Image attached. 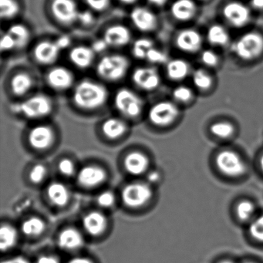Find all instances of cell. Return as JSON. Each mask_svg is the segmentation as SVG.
<instances>
[{"label": "cell", "instance_id": "cell-1", "mask_svg": "<svg viewBox=\"0 0 263 263\" xmlns=\"http://www.w3.org/2000/svg\"><path fill=\"white\" fill-rule=\"evenodd\" d=\"M108 91L102 84L90 80H84L75 87L73 101L82 110H95L105 104Z\"/></svg>", "mask_w": 263, "mask_h": 263}, {"label": "cell", "instance_id": "cell-2", "mask_svg": "<svg viewBox=\"0 0 263 263\" xmlns=\"http://www.w3.org/2000/svg\"><path fill=\"white\" fill-rule=\"evenodd\" d=\"M12 110L28 119H41L50 115L53 110V102L47 95L40 93L22 102L13 104Z\"/></svg>", "mask_w": 263, "mask_h": 263}, {"label": "cell", "instance_id": "cell-3", "mask_svg": "<svg viewBox=\"0 0 263 263\" xmlns=\"http://www.w3.org/2000/svg\"><path fill=\"white\" fill-rule=\"evenodd\" d=\"M130 67V61L121 54H111L104 57L97 66V73L100 78L108 82L121 81L127 74Z\"/></svg>", "mask_w": 263, "mask_h": 263}, {"label": "cell", "instance_id": "cell-4", "mask_svg": "<svg viewBox=\"0 0 263 263\" xmlns=\"http://www.w3.org/2000/svg\"><path fill=\"white\" fill-rule=\"evenodd\" d=\"M231 49L240 59L252 61L263 52V36L256 32L245 33L233 43Z\"/></svg>", "mask_w": 263, "mask_h": 263}, {"label": "cell", "instance_id": "cell-5", "mask_svg": "<svg viewBox=\"0 0 263 263\" xmlns=\"http://www.w3.org/2000/svg\"><path fill=\"white\" fill-rule=\"evenodd\" d=\"M153 197V189L148 182H132L121 191V200L129 209H140L147 204Z\"/></svg>", "mask_w": 263, "mask_h": 263}, {"label": "cell", "instance_id": "cell-6", "mask_svg": "<svg viewBox=\"0 0 263 263\" xmlns=\"http://www.w3.org/2000/svg\"><path fill=\"white\" fill-rule=\"evenodd\" d=\"M115 105L123 116L130 119L138 118L144 109V102L138 95L127 88L117 91Z\"/></svg>", "mask_w": 263, "mask_h": 263}, {"label": "cell", "instance_id": "cell-7", "mask_svg": "<svg viewBox=\"0 0 263 263\" xmlns=\"http://www.w3.org/2000/svg\"><path fill=\"white\" fill-rule=\"evenodd\" d=\"M179 109L171 101H163L154 104L148 112V119L152 124L158 127L170 125L178 118Z\"/></svg>", "mask_w": 263, "mask_h": 263}, {"label": "cell", "instance_id": "cell-8", "mask_svg": "<svg viewBox=\"0 0 263 263\" xmlns=\"http://www.w3.org/2000/svg\"><path fill=\"white\" fill-rule=\"evenodd\" d=\"M217 167L224 175L238 177L246 172V164L239 155L232 151H222L216 157Z\"/></svg>", "mask_w": 263, "mask_h": 263}, {"label": "cell", "instance_id": "cell-9", "mask_svg": "<svg viewBox=\"0 0 263 263\" xmlns=\"http://www.w3.org/2000/svg\"><path fill=\"white\" fill-rule=\"evenodd\" d=\"M50 9L55 19L63 25H71L78 20L80 11L74 0H53Z\"/></svg>", "mask_w": 263, "mask_h": 263}, {"label": "cell", "instance_id": "cell-10", "mask_svg": "<svg viewBox=\"0 0 263 263\" xmlns=\"http://www.w3.org/2000/svg\"><path fill=\"white\" fill-rule=\"evenodd\" d=\"M78 184L84 189H95L105 182L107 175L104 168L96 164L81 167L77 173Z\"/></svg>", "mask_w": 263, "mask_h": 263}, {"label": "cell", "instance_id": "cell-11", "mask_svg": "<svg viewBox=\"0 0 263 263\" xmlns=\"http://www.w3.org/2000/svg\"><path fill=\"white\" fill-rule=\"evenodd\" d=\"M27 140L30 147L34 150H47L54 143V132L46 124L34 126L29 132Z\"/></svg>", "mask_w": 263, "mask_h": 263}, {"label": "cell", "instance_id": "cell-12", "mask_svg": "<svg viewBox=\"0 0 263 263\" xmlns=\"http://www.w3.org/2000/svg\"><path fill=\"white\" fill-rule=\"evenodd\" d=\"M222 13L226 21L237 28L244 27L250 21V10L241 3H229L224 6Z\"/></svg>", "mask_w": 263, "mask_h": 263}, {"label": "cell", "instance_id": "cell-13", "mask_svg": "<svg viewBox=\"0 0 263 263\" xmlns=\"http://www.w3.org/2000/svg\"><path fill=\"white\" fill-rule=\"evenodd\" d=\"M82 232L74 227H67L60 232L57 243L60 249L66 252H76L84 246Z\"/></svg>", "mask_w": 263, "mask_h": 263}, {"label": "cell", "instance_id": "cell-14", "mask_svg": "<svg viewBox=\"0 0 263 263\" xmlns=\"http://www.w3.org/2000/svg\"><path fill=\"white\" fill-rule=\"evenodd\" d=\"M82 226L90 236H99L107 230L108 218L101 211H90L83 216Z\"/></svg>", "mask_w": 263, "mask_h": 263}, {"label": "cell", "instance_id": "cell-15", "mask_svg": "<svg viewBox=\"0 0 263 263\" xmlns=\"http://www.w3.org/2000/svg\"><path fill=\"white\" fill-rule=\"evenodd\" d=\"M132 80L135 85L146 91L155 90L161 83L159 73L155 67L137 68L132 74Z\"/></svg>", "mask_w": 263, "mask_h": 263}, {"label": "cell", "instance_id": "cell-16", "mask_svg": "<svg viewBox=\"0 0 263 263\" xmlns=\"http://www.w3.org/2000/svg\"><path fill=\"white\" fill-rule=\"evenodd\" d=\"M49 87L58 91L68 90L73 85L74 77L73 73L64 67L50 69L46 77Z\"/></svg>", "mask_w": 263, "mask_h": 263}, {"label": "cell", "instance_id": "cell-17", "mask_svg": "<svg viewBox=\"0 0 263 263\" xmlns=\"http://www.w3.org/2000/svg\"><path fill=\"white\" fill-rule=\"evenodd\" d=\"M178 50L185 53H193L200 50L202 45V37L196 30L185 29L181 30L175 38Z\"/></svg>", "mask_w": 263, "mask_h": 263}, {"label": "cell", "instance_id": "cell-18", "mask_svg": "<svg viewBox=\"0 0 263 263\" xmlns=\"http://www.w3.org/2000/svg\"><path fill=\"white\" fill-rule=\"evenodd\" d=\"M150 161L145 154L141 152H132L124 158V168L132 176L144 175L148 170Z\"/></svg>", "mask_w": 263, "mask_h": 263}, {"label": "cell", "instance_id": "cell-19", "mask_svg": "<svg viewBox=\"0 0 263 263\" xmlns=\"http://www.w3.org/2000/svg\"><path fill=\"white\" fill-rule=\"evenodd\" d=\"M130 20L138 30L144 33L152 32L158 26L157 16L144 7H136L130 13Z\"/></svg>", "mask_w": 263, "mask_h": 263}, {"label": "cell", "instance_id": "cell-20", "mask_svg": "<svg viewBox=\"0 0 263 263\" xmlns=\"http://www.w3.org/2000/svg\"><path fill=\"white\" fill-rule=\"evenodd\" d=\"M61 49L56 42L44 41L36 44L33 50V56L36 62L42 65L54 64L59 58Z\"/></svg>", "mask_w": 263, "mask_h": 263}, {"label": "cell", "instance_id": "cell-21", "mask_svg": "<svg viewBox=\"0 0 263 263\" xmlns=\"http://www.w3.org/2000/svg\"><path fill=\"white\" fill-rule=\"evenodd\" d=\"M103 39L108 47H122L129 44L132 39V33L125 26L115 24L105 30Z\"/></svg>", "mask_w": 263, "mask_h": 263}, {"label": "cell", "instance_id": "cell-22", "mask_svg": "<svg viewBox=\"0 0 263 263\" xmlns=\"http://www.w3.org/2000/svg\"><path fill=\"white\" fill-rule=\"evenodd\" d=\"M47 199L52 205L63 208L68 204L70 192L67 186L60 181H53L47 186L46 190Z\"/></svg>", "mask_w": 263, "mask_h": 263}, {"label": "cell", "instance_id": "cell-23", "mask_svg": "<svg viewBox=\"0 0 263 263\" xmlns=\"http://www.w3.org/2000/svg\"><path fill=\"white\" fill-rule=\"evenodd\" d=\"M95 53L91 47L78 46L73 47L69 53V58L73 65L78 68H88L95 61Z\"/></svg>", "mask_w": 263, "mask_h": 263}, {"label": "cell", "instance_id": "cell-24", "mask_svg": "<svg viewBox=\"0 0 263 263\" xmlns=\"http://www.w3.org/2000/svg\"><path fill=\"white\" fill-rule=\"evenodd\" d=\"M196 10V5L193 0H176L171 7V13L174 18L182 22L192 19Z\"/></svg>", "mask_w": 263, "mask_h": 263}, {"label": "cell", "instance_id": "cell-25", "mask_svg": "<svg viewBox=\"0 0 263 263\" xmlns=\"http://www.w3.org/2000/svg\"><path fill=\"white\" fill-rule=\"evenodd\" d=\"M101 130L106 138L110 140H117L125 135L127 125L120 118H110L103 122Z\"/></svg>", "mask_w": 263, "mask_h": 263}, {"label": "cell", "instance_id": "cell-26", "mask_svg": "<svg viewBox=\"0 0 263 263\" xmlns=\"http://www.w3.org/2000/svg\"><path fill=\"white\" fill-rule=\"evenodd\" d=\"M47 224L44 219L38 216H30L21 223V231L28 238H36L44 233Z\"/></svg>", "mask_w": 263, "mask_h": 263}, {"label": "cell", "instance_id": "cell-27", "mask_svg": "<svg viewBox=\"0 0 263 263\" xmlns=\"http://www.w3.org/2000/svg\"><path fill=\"white\" fill-rule=\"evenodd\" d=\"M33 86V79L29 73L20 72L12 78L10 87L13 95L22 97L27 95Z\"/></svg>", "mask_w": 263, "mask_h": 263}, {"label": "cell", "instance_id": "cell-28", "mask_svg": "<svg viewBox=\"0 0 263 263\" xmlns=\"http://www.w3.org/2000/svg\"><path fill=\"white\" fill-rule=\"evenodd\" d=\"M19 240V232L10 224H3L0 229V249L7 252L13 249Z\"/></svg>", "mask_w": 263, "mask_h": 263}, {"label": "cell", "instance_id": "cell-29", "mask_svg": "<svg viewBox=\"0 0 263 263\" xmlns=\"http://www.w3.org/2000/svg\"><path fill=\"white\" fill-rule=\"evenodd\" d=\"M190 70L189 64L184 60L175 59L168 61L166 67L167 77L174 81H182L187 78Z\"/></svg>", "mask_w": 263, "mask_h": 263}, {"label": "cell", "instance_id": "cell-30", "mask_svg": "<svg viewBox=\"0 0 263 263\" xmlns=\"http://www.w3.org/2000/svg\"><path fill=\"white\" fill-rule=\"evenodd\" d=\"M209 44L215 47L226 46L229 41V34L226 29L219 24H214L209 27L207 32Z\"/></svg>", "mask_w": 263, "mask_h": 263}, {"label": "cell", "instance_id": "cell-31", "mask_svg": "<svg viewBox=\"0 0 263 263\" xmlns=\"http://www.w3.org/2000/svg\"><path fill=\"white\" fill-rule=\"evenodd\" d=\"M7 32L14 39L16 48H23V47H26L30 41V30L23 24H14L9 28Z\"/></svg>", "mask_w": 263, "mask_h": 263}, {"label": "cell", "instance_id": "cell-32", "mask_svg": "<svg viewBox=\"0 0 263 263\" xmlns=\"http://www.w3.org/2000/svg\"><path fill=\"white\" fill-rule=\"evenodd\" d=\"M21 7L16 0H0V16L3 20H10L19 14Z\"/></svg>", "mask_w": 263, "mask_h": 263}, {"label": "cell", "instance_id": "cell-33", "mask_svg": "<svg viewBox=\"0 0 263 263\" xmlns=\"http://www.w3.org/2000/svg\"><path fill=\"white\" fill-rule=\"evenodd\" d=\"M153 47V41L147 38H140L134 43L132 53L137 59H146L149 50Z\"/></svg>", "mask_w": 263, "mask_h": 263}, {"label": "cell", "instance_id": "cell-34", "mask_svg": "<svg viewBox=\"0 0 263 263\" xmlns=\"http://www.w3.org/2000/svg\"><path fill=\"white\" fill-rule=\"evenodd\" d=\"M192 81L194 85L201 90H208L212 84V78L207 72L204 70H195L192 76Z\"/></svg>", "mask_w": 263, "mask_h": 263}, {"label": "cell", "instance_id": "cell-35", "mask_svg": "<svg viewBox=\"0 0 263 263\" xmlns=\"http://www.w3.org/2000/svg\"><path fill=\"white\" fill-rule=\"evenodd\" d=\"M48 171L43 164H36L31 167L29 172V179L33 184H40L47 178Z\"/></svg>", "mask_w": 263, "mask_h": 263}, {"label": "cell", "instance_id": "cell-36", "mask_svg": "<svg viewBox=\"0 0 263 263\" xmlns=\"http://www.w3.org/2000/svg\"><path fill=\"white\" fill-rule=\"evenodd\" d=\"M235 129L230 123L218 122L211 126V132L218 138H228L233 135Z\"/></svg>", "mask_w": 263, "mask_h": 263}, {"label": "cell", "instance_id": "cell-37", "mask_svg": "<svg viewBox=\"0 0 263 263\" xmlns=\"http://www.w3.org/2000/svg\"><path fill=\"white\" fill-rule=\"evenodd\" d=\"M255 212L254 204L251 201H242L236 206V215L241 221H246L252 218Z\"/></svg>", "mask_w": 263, "mask_h": 263}, {"label": "cell", "instance_id": "cell-38", "mask_svg": "<svg viewBox=\"0 0 263 263\" xmlns=\"http://www.w3.org/2000/svg\"><path fill=\"white\" fill-rule=\"evenodd\" d=\"M97 203L102 209H110L116 202V197L111 191H104L97 196Z\"/></svg>", "mask_w": 263, "mask_h": 263}, {"label": "cell", "instance_id": "cell-39", "mask_svg": "<svg viewBox=\"0 0 263 263\" xmlns=\"http://www.w3.org/2000/svg\"><path fill=\"white\" fill-rule=\"evenodd\" d=\"M249 232L254 239L263 242V215L251 222Z\"/></svg>", "mask_w": 263, "mask_h": 263}, {"label": "cell", "instance_id": "cell-40", "mask_svg": "<svg viewBox=\"0 0 263 263\" xmlns=\"http://www.w3.org/2000/svg\"><path fill=\"white\" fill-rule=\"evenodd\" d=\"M58 169L60 174L64 177H71L77 175L74 162L69 158H63L58 163Z\"/></svg>", "mask_w": 263, "mask_h": 263}, {"label": "cell", "instance_id": "cell-41", "mask_svg": "<svg viewBox=\"0 0 263 263\" xmlns=\"http://www.w3.org/2000/svg\"><path fill=\"white\" fill-rule=\"evenodd\" d=\"M173 98L180 103H187L192 99V92L186 86H178L173 90Z\"/></svg>", "mask_w": 263, "mask_h": 263}, {"label": "cell", "instance_id": "cell-42", "mask_svg": "<svg viewBox=\"0 0 263 263\" xmlns=\"http://www.w3.org/2000/svg\"><path fill=\"white\" fill-rule=\"evenodd\" d=\"M146 59L152 64H164L167 63V56L164 52L153 47L149 50Z\"/></svg>", "mask_w": 263, "mask_h": 263}, {"label": "cell", "instance_id": "cell-43", "mask_svg": "<svg viewBox=\"0 0 263 263\" xmlns=\"http://www.w3.org/2000/svg\"><path fill=\"white\" fill-rule=\"evenodd\" d=\"M201 60L203 64L208 67H215L218 63V55L210 50H206L202 52Z\"/></svg>", "mask_w": 263, "mask_h": 263}, {"label": "cell", "instance_id": "cell-44", "mask_svg": "<svg viewBox=\"0 0 263 263\" xmlns=\"http://www.w3.org/2000/svg\"><path fill=\"white\" fill-rule=\"evenodd\" d=\"M14 48H16V42H15L13 36L7 32L5 34L3 35L2 37H1L0 49L3 52H7L13 50Z\"/></svg>", "mask_w": 263, "mask_h": 263}, {"label": "cell", "instance_id": "cell-45", "mask_svg": "<svg viewBox=\"0 0 263 263\" xmlns=\"http://www.w3.org/2000/svg\"><path fill=\"white\" fill-rule=\"evenodd\" d=\"M86 3L91 10L102 12L108 8L110 0H86Z\"/></svg>", "mask_w": 263, "mask_h": 263}, {"label": "cell", "instance_id": "cell-46", "mask_svg": "<svg viewBox=\"0 0 263 263\" xmlns=\"http://www.w3.org/2000/svg\"><path fill=\"white\" fill-rule=\"evenodd\" d=\"M78 21H79L83 25H91L95 21V16H93V13L89 10H84V11L80 12Z\"/></svg>", "mask_w": 263, "mask_h": 263}, {"label": "cell", "instance_id": "cell-47", "mask_svg": "<svg viewBox=\"0 0 263 263\" xmlns=\"http://www.w3.org/2000/svg\"><path fill=\"white\" fill-rule=\"evenodd\" d=\"M36 263H61L59 258L53 255H49V254H44L38 257Z\"/></svg>", "mask_w": 263, "mask_h": 263}, {"label": "cell", "instance_id": "cell-48", "mask_svg": "<svg viewBox=\"0 0 263 263\" xmlns=\"http://www.w3.org/2000/svg\"><path fill=\"white\" fill-rule=\"evenodd\" d=\"M107 43L105 42L104 39L98 40L95 41L92 44L91 48L93 49L95 53H102L104 50H107Z\"/></svg>", "mask_w": 263, "mask_h": 263}, {"label": "cell", "instance_id": "cell-49", "mask_svg": "<svg viewBox=\"0 0 263 263\" xmlns=\"http://www.w3.org/2000/svg\"><path fill=\"white\" fill-rule=\"evenodd\" d=\"M55 42L61 50L67 48L70 45L71 41L68 36H61Z\"/></svg>", "mask_w": 263, "mask_h": 263}, {"label": "cell", "instance_id": "cell-50", "mask_svg": "<svg viewBox=\"0 0 263 263\" xmlns=\"http://www.w3.org/2000/svg\"><path fill=\"white\" fill-rule=\"evenodd\" d=\"M147 182L149 184H155L161 179V175L157 171H152L147 173Z\"/></svg>", "mask_w": 263, "mask_h": 263}, {"label": "cell", "instance_id": "cell-51", "mask_svg": "<svg viewBox=\"0 0 263 263\" xmlns=\"http://www.w3.org/2000/svg\"><path fill=\"white\" fill-rule=\"evenodd\" d=\"M1 263H31L28 258L24 256H15L4 260Z\"/></svg>", "mask_w": 263, "mask_h": 263}, {"label": "cell", "instance_id": "cell-52", "mask_svg": "<svg viewBox=\"0 0 263 263\" xmlns=\"http://www.w3.org/2000/svg\"><path fill=\"white\" fill-rule=\"evenodd\" d=\"M67 263H95L91 258L84 256L74 257Z\"/></svg>", "mask_w": 263, "mask_h": 263}, {"label": "cell", "instance_id": "cell-53", "mask_svg": "<svg viewBox=\"0 0 263 263\" xmlns=\"http://www.w3.org/2000/svg\"><path fill=\"white\" fill-rule=\"evenodd\" d=\"M251 5L255 10H263V0H251Z\"/></svg>", "mask_w": 263, "mask_h": 263}, {"label": "cell", "instance_id": "cell-54", "mask_svg": "<svg viewBox=\"0 0 263 263\" xmlns=\"http://www.w3.org/2000/svg\"><path fill=\"white\" fill-rule=\"evenodd\" d=\"M147 1L157 7H162L167 2V0H147Z\"/></svg>", "mask_w": 263, "mask_h": 263}, {"label": "cell", "instance_id": "cell-55", "mask_svg": "<svg viewBox=\"0 0 263 263\" xmlns=\"http://www.w3.org/2000/svg\"><path fill=\"white\" fill-rule=\"evenodd\" d=\"M119 1L122 3V4L130 5V4H134L135 3H136L138 0H119Z\"/></svg>", "mask_w": 263, "mask_h": 263}, {"label": "cell", "instance_id": "cell-56", "mask_svg": "<svg viewBox=\"0 0 263 263\" xmlns=\"http://www.w3.org/2000/svg\"><path fill=\"white\" fill-rule=\"evenodd\" d=\"M260 167H261V171L263 172V155H261V158H260Z\"/></svg>", "mask_w": 263, "mask_h": 263}, {"label": "cell", "instance_id": "cell-57", "mask_svg": "<svg viewBox=\"0 0 263 263\" xmlns=\"http://www.w3.org/2000/svg\"><path fill=\"white\" fill-rule=\"evenodd\" d=\"M220 263H233V262H232V261H221V262Z\"/></svg>", "mask_w": 263, "mask_h": 263}, {"label": "cell", "instance_id": "cell-58", "mask_svg": "<svg viewBox=\"0 0 263 263\" xmlns=\"http://www.w3.org/2000/svg\"><path fill=\"white\" fill-rule=\"evenodd\" d=\"M245 263H252V262H245Z\"/></svg>", "mask_w": 263, "mask_h": 263}]
</instances>
